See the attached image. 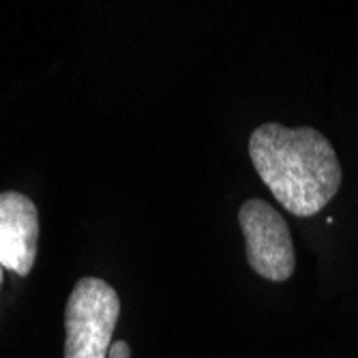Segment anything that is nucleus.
Listing matches in <instances>:
<instances>
[{"label":"nucleus","instance_id":"nucleus-2","mask_svg":"<svg viewBox=\"0 0 358 358\" xmlns=\"http://www.w3.org/2000/svg\"><path fill=\"white\" fill-rule=\"evenodd\" d=\"M120 315L116 289L96 277H82L64 307V358H106Z\"/></svg>","mask_w":358,"mask_h":358},{"label":"nucleus","instance_id":"nucleus-5","mask_svg":"<svg viewBox=\"0 0 358 358\" xmlns=\"http://www.w3.org/2000/svg\"><path fill=\"white\" fill-rule=\"evenodd\" d=\"M108 358H131V350H129L127 341H116L110 345Z\"/></svg>","mask_w":358,"mask_h":358},{"label":"nucleus","instance_id":"nucleus-4","mask_svg":"<svg viewBox=\"0 0 358 358\" xmlns=\"http://www.w3.org/2000/svg\"><path fill=\"white\" fill-rule=\"evenodd\" d=\"M39 210L20 191H0V266L26 277L37 262Z\"/></svg>","mask_w":358,"mask_h":358},{"label":"nucleus","instance_id":"nucleus-1","mask_svg":"<svg viewBox=\"0 0 358 358\" xmlns=\"http://www.w3.org/2000/svg\"><path fill=\"white\" fill-rule=\"evenodd\" d=\"M249 157L275 200L294 217L317 215L341 189L339 157L313 127L259 124L249 138Z\"/></svg>","mask_w":358,"mask_h":358},{"label":"nucleus","instance_id":"nucleus-6","mask_svg":"<svg viewBox=\"0 0 358 358\" xmlns=\"http://www.w3.org/2000/svg\"><path fill=\"white\" fill-rule=\"evenodd\" d=\"M0 268H3V266H0ZM0 281H3V271H0Z\"/></svg>","mask_w":358,"mask_h":358},{"label":"nucleus","instance_id":"nucleus-3","mask_svg":"<svg viewBox=\"0 0 358 358\" xmlns=\"http://www.w3.org/2000/svg\"><path fill=\"white\" fill-rule=\"evenodd\" d=\"M238 225L245 236L247 262L266 281H287L296 268V253L289 225L268 202L251 198L238 210Z\"/></svg>","mask_w":358,"mask_h":358}]
</instances>
